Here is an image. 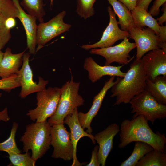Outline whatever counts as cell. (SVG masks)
Returning <instances> with one entry per match:
<instances>
[{
  "mask_svg": "<svg viewBox=\"0 0 166 166\" xmlns=\"http://www.w3.org/2000/svg\"><path fill=\"white\" fill-rule=\"evenodd\" d=\"M119 131V148H124L132 142L139 141L150 144L154 149L165 152L166 137L164 134L158 131L154 132L142 115H139L131 120H123Z\"/></svg>",
  "mask_w": 166,
  "mask_h": 166,
  "instance_id": "obj_1",
  "label": "cell"
},
{
  "mask_svg": "<svg viewBox=\"0 0 166 166\" xmlns=\"http://www.w3.org/2000/svg\"><path fill=\"white\" fill-rule=\"evenodd\" d=\"M147 78L141 59H135L124 77H118L117 82L111 88L110 97H116L113 106L129 103L134 96L145 89Z\"/></svg>",
  "mask_w": 166,
  "mask_h": 166,
  "instance_id": "obj_2",
  "label": "cell"
},
{
  "mask_svg": "<svg viewBox=\"0 0 166 166\" xmlns=\"http://www.w3.org/2000/svg\"><path fill=\"white\" fill-rule=\"evenodd\" d=\"M51 125L46 121L36 122L26 126V131L19 140L22 142L23 152L31 150L32 158L35 161L42 158L51 145Z\"/></svg>",
  "mask_w": 166,
  "mask_h": 166,
  "instance_id": "obj_3",
  "label": "cell"
},
{
  "mask_svg": "<svg viewBox=\"0 0 166 166\" xmlns=\"http://www.w3.org/2000/svg\"><path fill=\"white\" fill-rule=\"evenodd\" d=\"M71 79L65 83L61 89V94L56 109L47 121L52 125L64 124L65 118L72 113L75 109L84 105V100L79 93V82Z\"/></svg>",
  "mask_w": 166,
  "mask_h": 166,
  "instance_id": "obj_4",
  "label": "cell"
},
{
  "mask_svg": "<svg viewBox=\"0 0 166 166\" xmlns=\"http://www.w3.org/2000/svg\"><path fill=\"white\" fill-rule=\"evenodd\" d=\"M129 103L131 113L134 114L132 118L141 115L153 125L156 119L166 117V105L159 103L145 89L134 96Z\"/></svg>",
  "mask_w": 166,
  "mask_h": 166,
  "instance_id": "obj_5",
  "label": "cell"
},
{
  "mask_svg": "<svg viewBox=\"0 0 166 166\" xmlns=\"http://www.w3.org/2000/svg\"><path fill=\"white\" fill-rule=\"evenodd\" d=\"M61 94V88L57 87H49L37 92V107L28 110L27 115L33 121H46L55 113Z\"/></svg>",
  "mask_w": 166,
  "mask_h": 166,
  "instance_id": "obj_6",
  "label": "cell"
},
{
  "mask_svg": "<svg viewBox=\"0 0 166 166\" xmlns=\"http://www.w3.org/2000/svg\"><path fill=\"white\" fill-rule=\"evenodd\" d=\"M66 13L65 11L63 10L48 21L40 23L38 25L36 53L51 40L70 29L71 25L64 22Z\"/></svg>",
  "mask_w": 166,
  "mask_h": 166,
  "instance_id": "obj_7",
  "label": "cell"
},
{
  "mask_svg": "<svg viewBox=\"0 0 166 166\" xmlns=\"http://www.w3.org/2000/svg\"><path fill=\"white\" fill-rule=\"evenodd\" d=\"M130 37L135 41L137 49L136 59L140 60L149 51L161 49L166 50V43H161L158 36L149 27L139 28L134 26L128 31Z\"/></svg>",
  "mask_w": 166,
  "mask_h": 166,
  "instance_id": "obj_8",
  "label": "cell"
},
{
  "mask_svg": "<svg viewBox=\"0 0 166 166\" xmlns=\"http://www.w3.org/2000/svg\"><path fill=\"white\" fill-rule=\"evenodd\" d=\"M51 145L54 148L51 157L65 161L73 159V148L70 133L66 130L64 124L51 125Z\"/></svg>",
  "mask_w": 166,
  "mask_h": 166,
  "instance_id": "obj_9",
  "label": "cell"
},
{
  "mask_svg": "<svg viewBox=\"0 0 166 166\" xmlns=\"http://www.w3.org/2000/svg\"><path fill=\"white\" fill-rule=\"evenodd\" d=\"M136 47L135 44L130 42L128 38H126L115 46L93 49L90 50L89 53L104 57L105 60V65H110L116 62L124 65L129 63L134 58V56L131 58L129 53Z\"/></svg>",
  "mask_w": 166,
  "mask_h": 166,
  "instance_id": "obj_10",
  "label": "cell"
},
{
  "mask_svg": "<svg viewBox=\"0 0 166 166\" xmlns=\"http://www.w3.org/2000/svg\"><path fill=\"white\" fill-rule=\"evenodd\" d=\"M107 11L109 17V23L103 32L100 40L93 44L83 45L81 46L82 49L89 50L93 49L109 47L113 46L119 40L129 37L128 32L122 30L119 28L116 14L111 6L108 7Z\"/></svg>",
  "mask_w": 166,
  "mask_h": 166,
  "instance_id": "obj_11",
  "label": "cell"
},
{
  "mask_svg": "<svg viewBox=\"0 0 166 166\" xmlns=\"http://www.w3.org/2000/svg\"><path fill=\"white\" fill-rule=\"evenodd\" d=\"M30 56L29 52L24 53L22 67L17 73L19 76L21 87L19 96L22 98H24L31 93L45 89L49 82L40 76L38 77V83L34 81L32 71L29 65Z\"/></svg>",
  "mask_w": 166,
  "mask_h": 166,
  "instance_id": "obj_12",
  "label": "cell"
},
{
  "mask_svg": "<svg viewBox=\"0 0 166 166\" xmlns=\"http://www.w3.org/2000/svg\"><path fill=\"white\" fill-rule=\"evenodd\" d=\"M148 52L141 59L147 78L153 80L159 76H166V50L159 49Z\"/></svg>",
  "mask_w": 166,
  "mask_h": 166,
  "instance_id": "obj_13",
  "label": "cell"
},
{
  "mask_svg": "<svg viewBox=\"0 0 166 166\" xmlns=\"http://www.w3.org/2000/svg\"><path fill=\"white\" fill-rule=\"evenodd\" d=\"M114 78L115 76L111 77L105 82L99 93L94 96L92 105L87 113H78V118L80 124L84 129H86V132L92 135L93 131L90 125L93 119L97 114L107 91L117 82V80L114 81Z\"/></svg>",
  "mask_w": 166,
  "mask_h": 166,
  "instance_id": "obj_14",
  "label": "cell"
},
{
  "mask_svg": "<svg viewBox=\"0 0 166 166\" xmlns=\"http://www.w3.org/2000/svg\"><path fill=\"white\" fill-rule=\"evenodd\" d=\"M119 131V125L113 123L94 136V140L99 144L98 160L101 166L105 165L106 159L113 148V139Z\"/></svg>",
  "mask_w": 166,
  "mask_h": 166,
  "instance_id": "obj_15",
  "label": "cell"
},
{
  "mask_svg": "<svg viewBox=\"0 0 166 166\" xmlns=\"http://www.w3.org/2000/svg\"><path fill=\"white\" fill-rule=\"evenodd\" d=\"M78 113L77 108H76L72 113L67 115L64 121V124H67L70 128V138L73 148L72 166H80L83 164V163H81L78 161L77 156V145L81 138L88 137L91 140L93 144H95L96 143L94 136L85 131L80 124L78 118Z\"/></svg>",
  "mask_w": 166,
  "mask_h": 166,
  "instance_id": "obj_16",
  "label": "cell"
},
{
  "mask_svg": "<svg viewBox=\"0 0 166 166\" xmlns=\"http://www.w3.org/2000/svg\"><path fill=\"white\" fill-rule=\"evenodd\" d=\"M123 66L122 65L118 66L100 65L91 57L85 59L83 65L84 69L88 72L89 79L93 83L105 76L124 77L126 73L122 72L121 69Z\"/></svg>",
  "mask_w": 166,
  "mask_h": 166,
  "instance_id": "obj_17",
  "label": "cell"
},
{
  "mask_svg": "<svg viewBox=\"0 0 166 166\" xmlns=\"http://www.w3.org/2000/svg\"><path fill=\"white\" fill-rule=\"evenodd\" d=\"M17 7L19 13L18 18L25 29L26 37L27 48L30 54L36 53V36L38 25L37 18L34 16L26 13L21 6L19 0H12Z\"/></svg>",
  "mask_w": 166,
  "mask_h": 166,
  "instance_id": "obj_18",
  "label": "cell"
},
{
  "mask_svg": "<svg viewBox=\"0 0 166 166\" xmlns=\"http://www.w3.org/2000/svg\"><path fill=\"white\" fill-rule=\"evenodd\" d=\"M25 51L18 54H13L10 48L6 49L0 65V77L2 78L17 73L22 65L23 56Z\"/></svg>",
  "mask_w": 166,
  "mask_h": 166,
  "instance_id": "obj_19",
  "label": "cell"
},
{
  "mask_svg": "<svg viewBox=\"0 0 166 166\" xmlns=\"http://www.w3.org/2000/svg\"><path fill=\"white\" fill-rule=\"evenodd\" d=\"M135 26L143 28L147 26L152 30L158 35L160 26L156 19L143 8L136 6L130 11Z\"/></svg>",
  "mask_w": 166,
  "mask_h": 166,
  "instance_id": "obj_20",
  "label": "cell"
},
{
  "mask_svg": "<svg viewBox=\"0 0 166 166\" xmlns=\"http://www.w3.org/2000/svg\"><path fill=\"white\" fill-rule=\"evenodd\" d=\"M145 89L159 103L166 105V76H159L153 80L147 78Z\"/></svg>",
  "mask_w": 166,
  "mask_h": 166,
  "instance_id": "obj_21",
  "label": "cell"
},
{
  "mask_svg": "<svg viewBox=\"0 0 166 166\" xmlns=\"http://www.w3.org/2000/svg\"><path fill=\"white\" fill-rule=\"evenodd\" d=\"M119 18V24L122 30L128 32L135 26L131 11L123 4L117 0H107Z\"/></svg>",
  "mask_w": 166,
  "mask_h": 166,
  "instance_id": "obj_22",
  "label": "cell"
},
{
  "mask_svg": "<svg viewBox=\"0 0 166 166\" xmlns=\"http://www.w3.org/2000/svg\"><path fill=\"white\" fill-rule=\"evenodd\" d=\"M133 152L129 157L122 162L121 166H136L140 160L147 153L154 149L150 144L141 141H135Z\"/></svg>",
  "mask_w": 166,
  "mask_h": 166,
  "instance_id": "obj_23",
  "label": "cell"
},
{
  "mask_svg": "<svg viewBox=\"0 0 166 166\" xmlns=\"http://www.w3.org/2000/svg\"><path fill=\"white\" fill-rule=\"evenodd\" d=\"M166 166V152L154 149L142 157L136 166Z\"/></svg>",
  "mask_w": 166,
  "mask_h": 166,
  "instance_id": "obj_24",
  "label": "cell"
},
{
  "mask_svg": "<svg viewBox=\"0 0 166 166\" xmlns=\"http://www.w3.org/2000/svg\"><path fill=\"white\" fill-rule=\"evenodd\" d=\"M44 0H22L20 5L27 13L36 18L40 23L44 22L45 15Z\"/></svg>",
  "mask_w": 166,
  "mask_h": 166,
  "instance_id": "obj_25",
  "label": "cell"
},
{
  "mask_svg": "<svg viewBox=\"0 0 166 166\" xmlns=\"http://www.w3.org/2000/svg\"><path fill=\"white\" fill-rule=\"evenodd\" d=\"M11 163L9 166H34L36 162L32 158L28 152L24 154L12 152H7Z\"/></svg>",
  "mask_w": 166,
  "mask_h": 166,
  "instance_id": "obj_26",
  "label": "cell"
},
{
  "mask_svg": "<svg viewBox=\"0 0 166 166\" xmlns=\"http://www.w3.org/2000/svg\"><path fill=\"white\" fill-rule=\"evenodd\" d=\"M97 0H77L76 12L85 20L91 17L94 14L93 6Z\"/></svg>",
  "mask_w": 166,
  "mask_h": 166,
  "instance_id": "obj_27",
  "label": "cell"
},
{
  "mask_svg": "<svg viewBox=\"0 0 166 166\" xmlns=\"http://www.w3.org/2000/svg\"><path fill=\"white\" fill-rule=\"evenodd\" d=\"M18 126V124L17 123L13 122L10 136L5 141L0 143V151H4L6 152H8L16 153L21 152L18 148L15 140V135Z\"/></svg>",
  "mask_w": 166,
  "mask_h": 166,
  "instance_id": "obj_28",
  "label": "cell"
},
{
  "mask_svg": "<svg viewBox=\"0 0 166 166\" xmlns=\"http://www.w3.org/2000/svg\"><path fill=\"white\" fill-rule=\"evenodd\" d=\"M0 14L15 18H18L19 13L12 0H0Z\"/></svg>",
  "mask_w": 166,
  "mask_h": 166,
  "instance_id": "obj_29",
  "label": "cell"
},
{
  "mask_svg": "<svg viewBox=\"0 0 166 166\" xmlns=\"http://www.w3.org/2000/svg\"><path fill=\"white\" fill-rule=\"evenodd\" d=\"M20 86L19 77L17 74L0 79V89L10 92L16 88Z\"/></svg>",
  "mask_w": 166,
  "mask_h": 166,
  "instance_id": "obj_30",
  "label": "cell"
},
{
  "mask_svg": "<svg viewBox=\"0 0 166 166\" xmlns=\"http://www.w3.org/2000/svg\"><path fill=\"white\" fill-rule=\"evenodd\" d=\"M7 18L0 14V50L5 46L11 38L10 30L6 26L5 21Z\"/></svg>",
  "mask_w": 166,
  "mask_h": 166,
  "instance_id": "obj_31",
  "label": "cell"
},
{
  "mask_svg": "<svg viewBox=\"0 0 166 166\" xmlns=\"http://www.w3.org/2000/svg\"><path fill=\"white\" fill-rule=\"evenodd\" d=\"M166 0H155L148 12L152 16L158 15L160 12V7L166 3Z\"/></svg>",
  "mask_w": 166,
  "mask_h": 166,
  "instance_id": "obj_32",
  "label": "cell"
},
{
  "mask_svg": "<svg viewBox=\"0 0 166 166\" xmlns=\"http://www.w3.org/2000/svg\"><path fill=\"white\" fill-rule=\"evenodd\" d=\"M98 148L99 146L97 145L94 147L92 151L90 161L86 166H99L100 165L98 160Z\"/></svg>",
  "mask_w": 166,
  "mask_h": 166,
  "instance_id": "obj_33",
  "label": "cell"
},
{
  "mask_svg": "<svg viewBox=\"0 0 166 166\" xmlns=\"http://www.w3.org/2000/svg\"><path fill=\"white\" fill-rule=\"evenodd\" d=\"M125 5L131 11L136 6L137 0H117Z\"/></svg>",
  "mask_w": 166,
  "mask_h": 166,
  "instance_id": "obj_34",
  "label": "cell"
},
{
  "mask_svg": "<svg viewBox=\"0 0 166 166\" xmlns=\"http://www.w3.org/2000/svg\"><path fill=\"white\" fill-rule=\"evenodd\" d=\"M161 43H166V26H160L158 35Z\"/></svg>",
  "mask_w": 166,
  "mask_h": 166,
  "instance_id": "obj_35",
  "label": "cell"
},
{
  "mask_svg": "<svg viewBox=\"0 0 166 166\" xmlns=\"http://www.w3.org/2000/svg\"><path fill=\"white\" fill-rule=\"evenodd\" d=\"M152 0H137L136 6L148 11L149 6Z\"/></svg>",
  "mask_w": 166,
  "mask_h": 166,
  "instance_id": "obj_36",
  "label": "cell"
},
{
  "mask_svg": "<svg viewBox=\"0 0 166 166\" xmlns=\"http://www.w3.org/2000/svg\"><path fill=\"white\" fill-rule=\"evenodd\" d=\"M162 15L159 18L156 19L158 24L159 26L163 25V24L166 22V3L163 5Z\"/></svg>",
  "mask_w": 166,
  "mask_h": 166,
  "instance_id": "obj_37",
  "label": "cell"
},
{
  "mask_svg": "<svg viewBox=\"0 0 166 166\" xmlns=\"http://www.w3.org/2000/svg\"><path fill=\"white\" fill-rule=\"evenodd\" d=\"M5 24L6 27L10 30L16 25L15 18L13 17L7 18L6 20Z\"/></svg>",
  "mask_w": 166,
  "mask_h": 166,
  "instance_id": "obj_38",
  "label": "cell"
},
{
  "mask_svg": "<svg viewBox=\"0 0 166 166\" xmlns=\"http://www.w3.org/2000/svg\"><path fill=\"white\" fill-rule=\"evenodd\" d=\"M3 53L0 50V65L3 57Z\"/></svg>",
  "mask_w": 166,
  "mask_h": 166,
  "instance_id": "obj_39",
  "label": "cell"
},
{
  "mask_svg": "<svg viewBox=\"0 0 166 166\" xmlns=\"http://www.w3.org/2000/svg\"><path fill=\"white\" fill-rule=\"evenodd\" d=\"M53 0H50V6L52 7L53 4Z\"/></svg>",
  "mask_w": 166,
  "mask_h": 166,
  "instance_id": "obj_40",
  "label": "cell"
},
{
  "mask_svg": "<svg viewBox=\"0 0 166 166\" xmlns=\"http://www.w3.org/2000/svg\"><path fill=\"white\" fill-rule=\"evenodd\" d=\"M2 96V94L1 93H0V98Z\"/></svg>",
  "mask_w": 166,
  "mask_h": 166,
  "instance_id": "obj_41",
  "label": "cell"
},
{
  "mask_svg": "<svg viewBox=\"0 0 166 166\" xmlns=\"http://www.w3.org/2000/svg\"><path fill=\"white\" fill-rule=\"evenodd\" d=\"M2 120V119L1 118H0V121L1 120Z\"/></svg>",
  "mask_w": 166,
  "mask_h": 166,
  "instance_id": "obj_42",
  "label": "cell"
}]
</instances>
